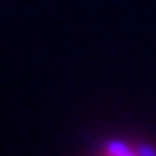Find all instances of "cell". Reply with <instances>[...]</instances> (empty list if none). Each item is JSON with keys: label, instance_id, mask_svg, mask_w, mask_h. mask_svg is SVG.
<instances>
[{"label": "cell", "instance_id": "obj_1", "mask_svg": "<svg viewBox=\"0 0 156 156\" xmlns=\"http://www.w3.org/2000/svg\"><path fill=\"white\" fill-rule=\"evenodd\" d=\"M101 156H156V150L150 148V146L139 144V146H129L127 143H119V140H113L104 148Z\"/></svg>", "mask_w": 156, "mask_h": 156}]
</instances>
